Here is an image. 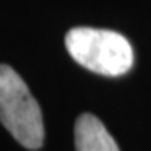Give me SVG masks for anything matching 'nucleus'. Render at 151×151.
<instances>
[{
    "mask_svg": "<svg viewBox=\"0 0 151 151\" xmlns=\"http://www.w3.org/2000/svg\"><path fill=\"white\" fill-rule=\"evenodd\" d=\"M65 49L82 67L113 77L126 74L134 60L133 47L128 39L104 29H70L65 35Z\"/></svg>",
    "mask_w": 151,
    "mask_h": 151,
    "instance_id": "nucleus-1",
    "label": "nucleus"
},
{
    "mask_svg": "<svg viewBox=\"0 0 151 151\" xmlns=\"http://www.w3.org/2000/svg\"><path fill=\"white\" fill-rule=\"evenodd\" d=\"M0 123L24 148H40L44 141L40 108L24 79L7 64H0Z\"/></svg>",
    "mask_w": 151,
    "mask_h": 151,
    "instance_id": "nucleus-2",
    "label": "nucleus"
},
{
    "mask_svg": "<svg viewBox=\"0 0 151 151\" xmlns=\"http://www.w3.org/2000/svg\"><path fill=\"white\" fill-rule=\"evenodd\" d=\"M76 151H119L114 138L96 116L81 114L74 126Z\"/></svg>",
    "mask_w": 151,
    "mask_h": 151,
    "instance_id": "nucleus-3",
    "label": "nucleus"
}]
</instances>
